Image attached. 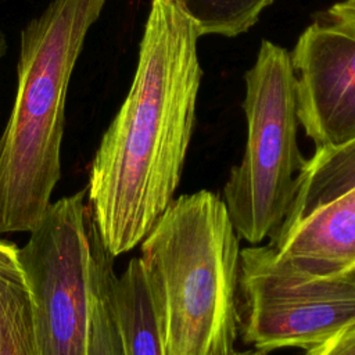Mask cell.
Segmentation results:
<instances>
[{"label": "cell", "mask_w": 355, "mask_h": 355, "mask_svg": "<svg viewBox=\"0 0 355 355\" xmlns=\"http://www.w3.org/2000/svg\"><path fill=\"white\" fill-rule=\"evenodd\" d=\"M198 37L176 0H151L132 85L100 140L86 189L114 258L144 240L179 186L202 76Z\"/></svg>", "instance_id": "1"}, {"label": "cell", "mask_w": 355, "mask_h": 355, "mask_svg": "<svg viewBox=\"0 0 355 355\" xmlns=\"http://www.w3.org/2000/svg\"><path fill=\"white\" fill-rule=\"evenodd\" d=\"M240 237L223 198H173L140 243L165 355H233L239 334Z\"/></svg>", "instance_id": "2"}, {"label": "cell", "mask_w": 355, "mask_h": 355, "mask_svg": "<svg viewBox=\"0 0 355 355\" xmlns=\"http://www.w3.org/2000/svg\"><path fill=\"white\" fill-rule=\"evenodd\" d=\"M107 0H51L21 32L17 93L0 136V234L32 232L61 178L72 71Z\"/></svg>", "instance_id": "3"}, {"label": "cell", "mask_w": 355, "mask_h": 355, "mask_svg": "<svg viewBox=\"0 0 355 355\" xmlns=\"http://www.w3.org/2000/svg\"><path fill=\"white\" fill-rule=\"evenodd\" d=\"M291 54L262 40L245 72L247 139L241 161L223 186V201L240 239L261 244L283 223L302 168L295 73Z\"/></svg>", "instance_id": "4"}, {"label": "cell", "mask_w": 355, "mask_h": 355, "mask_svg": "<svg viewBox=\"0 0 355 355\" xmlns=\"http://www.w3.org/2000/svg\"><path fill=\"white\" fill-rule=\"evenodd\" d=\"M86 190L51 202L18 248L32 300L37 355H87L92 308V214Z\"/></svg>", "instance_id": "5"}, {"label": "cell", "mask_w": 355, "mask_h": 355, "mask_svg": "<svg viewBox=\"0 0 355 355\" xmlns=\"http://www.w3.org/2000/svg\"><path fill=\"white\" fill-rule=\"evenodd\" d=\"M239 331L254 349H309L355 324V275L312 277L280 261L270 244L240 254Z\"/></svg>", "instance_id": "6"}, {"label": "cell", "mask_w": 355, "mask_h": 355, "mask_svg": "<svg viewBox=\"0 0 355 355\" xmlns=\"http://www.w3.org/2000/svg\"><path fill=\"white\" fill-rule=\"evenodd\" d=\"M297 114L318 147L355 139V4L319 12L291 53Z\"/></svg>", "instance_id": "7"}, {"label": "cell", "mask_w": 355, "mask_h": 355, "mask_svg": "<svg viewBox=\"0 0 355 355\" xmlns=\"http://www.w3.org/2000/svg\"><path fill=\"white\" fill-rule=\"evenodd\" d=\"M269 244L298 273L323 279L355 275V187L282 223Z\"/></svg>", "instance_id": "8"}, {"label": "cell", "mask_w": 355, "mask_h": 355, "mask_svg": "<svg viewBox=\"0 0 355 355\" xmlns=\"http://www.w3.org/2000/svg\"><path fill=\"white\" fill-rule=\"evenodd\" d=\"M123 355H165L140 258H132L111 288Z\"/></svg>", "instance_id": "9"}, {"label": "cell", "mask_w": 355, "mask_h": 355, "mask_svg": "<svg viewBox=\"0 0 355 355\" xmlns=\"http://www.w3.org/2000/svg\"><path fill=\"white\" fill-rule=\"evenodd\" d=\"M354 187L355 139L340 146L318 147L312 157L305 158L297 175L294 196L283 223Z\"/></svg>", "instance_id": "10"}, {"label": "cell", "mask_w": 355, "mask_h": 355, "mask_svg": "<svg viewBox=\"0 0 355 355\" xmlns=\"http://www.w3.org/2000/svg\"><path fill=\"white\" fill-rule=\"evenodd\" d=\"M92 245L93 277L87 355H123L121 336L111 302V288L116 277L114 270V257L103 245L93 223Z\"/></svg>", "instance_id": "11"}, {"label": "cell", "mask_w": 355, "mask_h": 355, "mask_svg": "<svg viewBox=\"0 0 355 355\" xmlns=\"http://www.w3.org/2000/svg\"><path fill=\"white\" fill-rule=\"evenodd\" d=\"M275 0H176L200 36L233 37L247 32Z\"/></svg>", "instance_id": "12"}, {"label": "cell", "mask_w": 355, "mask_h": 355, "mask_svg": "<svg viewBox=\"0 0 355 355\" xmlns=\"http://www.w3.org/2000/svg\"><path fill=\"white\" fill-rule=\"evenodd\" d=\"M0 355H37L29 288L18 298L1 329Z\"/></svg>", "instance_id": "13"}, {"label": "cell", "mask_w": 355, "mask_h": 355, "mask_svg": "<svg viewBox=\"0 0 355 355\" xmlns=\"http://www.w3.org/2000/svg\"><path fill=\"white\" fill-rule=\"evenodd\" d=\"M15 243L0 239V333L17 304L28 288Z\"/></svg>", "instance_id": "14"}, {"label": "cell", "mask_w": 355, "mask_h": 355, "mask_svg": "<svg viewBox=\"0 0 355 355\" xmlns=\"http://www.w3.org/2000/svg\"><path fill=\"white\" fill-rule=\"evenodd\" d=\"M304 355H355V324L347 326Z\"/></svg>", "instance_id": "15"}, {"label": "cell", "mask_w": 355, "mask_h": 355, "mask_svg": "<svg viewBox=\"0 0 355 355\" xmlns=\"http://www.w3.org/2000/svg\"><path fill=\"white\" fill-rule=\"evenodd\" d=\"M6 53H7V39H6L4 32L0 29V75H1V62H3Z\"/></svg>", "instance_id": "16"}, {"label": "cell", "mask_w": 355, "mask_h": 355, "mask_svg": "<svg viewBox=\"0 0 355 355\" xmlns=\"http://www.w3.org/2000/svg\"><path fill=\"white\" fill-rule=\"evenodd\" d=\"M233 355H269L268 352H263V351H259V349H248V351H236Z\"/></svg>", "instance_id": "17"}, {"label": "cell", "mask_w": 355, "mask_h": 355, "mask_svg": "<svg viewBox=\"0 0 355 355\" xmlns=\"http://www.w3.org/2000/svg\"><path fill=\"white\" fill-rule=\"evenodd\" d=\"M349 3H352V4H355V0H348Z\"/></svg>", "instance_id": "18"}]
</instances>
